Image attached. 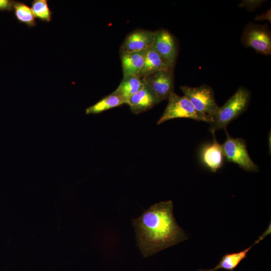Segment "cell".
Segmentation results:
<instances>
[{
	"instance_id": "obj_12",
	"label": "cell",
	"mask_w": 271,
	"mask_h": 271,
	"mask_svg": "<svg viewBox=\"0 0 271 271\" xmlns=\"http://www.w3.org/2000/svg\"><path fill=\"white\" fill-rule=\"evenodd\" d=\"M270 233V228H268L258 239L256 240L253 244L247 248L235 252L227 253L223 255L218 263L213 268L203 269H200L198 271H216L219 269H222L228 271H234V270L239 264L241 261L245 258L247 254L251 248L257 244L260 241L262 240L267 235Z\"/></svg>"
},
{
	"instance_id": "obj_7",
	"label": "cell",
	"mask_w": 271,
	"mask_h": 271,
	"mask_svg": "<svg viewBox=\"0 0 271 271\" xmlns=\"http://www.w3.org/2000/svg\"><path fill=\"white\" fill-rule=\"evenodd\" d=\"M147 85L162 101L168 99L174 92L173 70H162L142 78Z\"/></svg>"
},
{
	"instance_id": "obj_19",
	"label": "cell",
	"mask_w": 271,
	"mask_h": 271,
	"mask_svg": "<svg viewBox=\"0 0 271 271\" xmlns=\"http://www.w3.org/2000/svg\"><path fill=\"white\" fill-rule=\"evenodd\" d=\"M15 2L12 0H0V11H12Z\"/></svg>"
},
{
	"instance_id": "obj_17",
	"label": "cell",
	"mask_w": 271,
	"mask_h": 271,
	"mask_svg": "<svg viewBox=\"0 0 271 271\" xmlns=\"http://www.w3.org/2000/svg\"><path fill=\"white\" fill-rule=\"evenodd\" d=\"M13 9L16 19L21 23L29 27L36 25L35 17L33 12L28 5L24 3L15 2Z\"/></svg>"
},
{
	"instance_id": "obj_3",
	"label": "cell",
	"mask_w": 271,
	"mask_h": 271,
	"mask_svg": "<svg viewBox=\"0 0 271 271\" xmlns=\"http://www.w3.org/2000/svg\"><path fill=\"white\" fill-rule=\"evenodd\" d=\"M177 118H190L209 123L213 121V116L197 111L185 96H179L174 92L168 98L167 107L157 124Z\"/></svg>"
},
{
	"instance_id": "obj_16",
	"label": "cell",
	"mask_w": 271,
	"mask_h": 271,
	"mask_svg": "<svg viewBox=\"0 0 271 271\" xmlns=\"http://www.w3.org/2000/svg\"><path fill=\"white\" fill-rule=\"evenodd\" d=\"M124 103L125 101L122 98L112 92L93 105L87 108L85 113L87 114H98Z\"/></svg>"
},
{
	"instance_id": "obj_10",
	"label": "cell",
	"mask_w": 271,
	"mask_h": 271,
	"mask_svg": "<svg viewBox=\"0 0 271 271\" xmlns=\"http://www.w3.org/2000/svg\"><path fill=\"white\" fill-rule=\"evenodd\" d=\"M212 143L204 145L200 151V158L204 166L212 172L220 169L223 163L222 145L216 140L214 133Z\"/></svg>"
},
{
	"instance_id": "obj_11",
	"label": "cell",
	"mask_w": 271,
	"mask_h": 271,
	"mask_svg": "<svg viewBox=\"0 0 271 271\" xmlns=\"http://www.w3.org/2000/svg\"><path fill=\"white\" fill-rule=\"evenodd\" d=\"M161 101L145 84L138 92L132 95L126 103L134 114H139L152 108Z\"/></svg>"
},
{
	"instance_id": "obj_15",
	"label": "cell",
	"mask_w": 271,
	"mask_h": 271,
	"mask_svg": "<svg viewBox=\"0 0 271 271\" xmlns=\"http://www.w3.org/2000/svg\"><path fill=\"white\" fill-rule=\"evenodd\" d=\"M144 85L142 78L137 75L124 76L119 86L113 92L122 98L126 103L128 99L141 90Z\"/></svg>"
},
{
	"instance_id": "obj_5",
	"label": "cell",
	"mask_w": 271,
	"mask_h": 271,
	"mask_svg": "<svg viewBox=\"0 0 271 271\" xmlns=\"http://www.w3.org/2000/svg\"><path fill=\"white\" fill-rule=\"evenodd\" d=\"M180 89L195 108L201 113L212 116L218 111L214 92L211 87L203 84L198 87L181 86Z\"/></svg>"
},
{
	"instance_id": "obj_4",
	"label": "cell",
	"mask_w": 271,
	"mask_h": 271,
	"mask_svg": "<svg viewBox=\"0 0 271 271\" xmlns=\"http://www.w3.org/2000/svg\"><path fill=\"white\" fill-rule=\"evenodd\" d=\"M225 130L226 139L222 145V148L226 160L238 165L246 171L258 172L257 165L252 161L248 153L245 141L241 138L231 137L226 129Z\"/></svg>"
},
{
	"instance_id": "obj_13",
	"label": "cell",
	"mask_w": 271,
	"mask_h": 271,
	"mask_svg": "<svg viewBox=\"0 0 271 271\" xmlns=\"http://www.w3.org/2000/svg\"><path fill=\"white\" fill-rule=\"evenodd\" d=\"M166 69L173 70L152 47L147 51L144 65L137 76L142 78Z\"/></svg>"
},
{
	"instance_id": "obj_2",
	"label": "cell",
	"mask_w": 271,
	"mask_h": 271,
	"mask_svg": "<svg viewBox=\"0 0 271 271\" xmlns=\"http://www.w3.org/2000/svg\"><path fill=\"white\" fill-rule=\"evenodd\" d=\"M251 97L250 91L240 86L213 116L209 130L212 133L220 129H225L227 125L244 112L249 104Z\"/></svg>"
},
{
	"instance_id": "obj_6",
	"label": "cell",
	"mask_w": 271,
	"mask_h": 271,
	"mask_svg": "<svg viewBox=\"0 0 271 271\" xmlns=\"http://www.w3.org/2000/svg\"><path fill=\"white\" fill-rule=\"evenodd\" d=\"M241 41L246 47H250L264 55L271 54V34L265 25L248 23L245 27Z\"/></svg>"
},
{
	"instance_id": "obj_8",
	"label": "cell",
	"mask_w": 271,
	"mask_h": 271,
	"mask_svg": "<svg viewBox=\"0 0 271 271\" xmlns=\"http://www.w3.org/2000/svg\"><path fill=\"white\" fill-rule=\"evenodd\" d=\"M153 48L174 69L178 55V47L173 35L165 29L156 31Z\"/></svg>"
},
{
	"instance_id": "obj_9",
	"label": "cell",
	"mask_w": 271,
	"mask_h": 271,
	"mask_svg": "<svg viewBox=\"0 0 271 271\" xmlns=\"http://www.w3.org/2000/svg\"><path fill=\"white\" fill-rule=\"evenodd\" d=\"M156 31L134 30L124 39L120 47V54L147 50L153 46Z\"/></svg>"
},
{
	"instance_id": "obj_1",
	"label": "cell",
	"mask_w": 271,
	"mask_h": 271,
	"mask_svg": "<svg viewBox=\"0 0 271 271\" xmlns=\"http://www.w3.org/2000/svg\"><path fill=\"white\" fill-rule=\"evenodd\" d=\"M137 245L145 257L175 245L188 238L177 223L171 200L161 201L132 219Z\"/></svg>"
},
{
	"instance_id": "obj_14",
	"label": "cell",
	"mask_w": 271,
	"mask_h": 271,
	"mask_svg": "<svg viewBox=\"0 0 271 271\" xmlns=\"http://www.w3.org/2000/svg\"><path fill=\"white\" fill-rule=\"evenodd\" d=\"M147 50L120 54L123 77L138 75L144 65Z\"/></svg>"
},
{
	"instance_id": "obj_18",
	"label": "cell",
	"mask_w": 271,
	"mask_h": 271,
	"mask_svg": "<svg viewBox=\"0 0 271 271\" xmlns=\"http://www.w3.org/2000/svg\"><path fill=\"white\" fill-rule=\"evenodd\" d=\"M31 10L35 18L42 21L49 22L52 20V12L47 0H34L32 3Z\"/></svg>"
}]
</instances>
